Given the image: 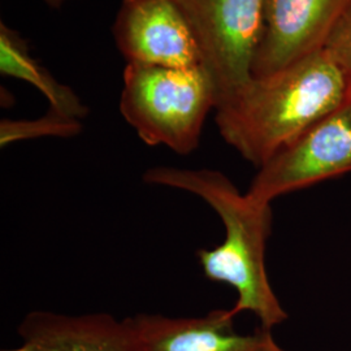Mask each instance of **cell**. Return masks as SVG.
<instances>
[{"label": "cell", "instance_id": "obj_1", "mask_svg": "<svg viewBox=\"0 0 351 351\" xmlns=\"http://www.w3.org/2000/svg\"><path fill=\"white\" fill-rule=\"evenodd\" d=\"M142 180L146 184L182 190L206 202L224 226L226 236L213 249L197 251L203 275L234 289L237 300L232 316L251 313L259 326L274 329L289 315L271 285L265 254L272 233V203L258 201L241 193L232 180L216 169H188L168 165L149 168Z\"/></svg>", "mask_w": 351, "mask_h": 351}, {"label": "cell", "instance_id": "obj_2", "mask_svg": "<svg viewBox=\"0 0 351 351\" xmlns=\"http://www.w3.org/2000/svg\"><path fill=\"white\" fill-rule=\"evenodd\" d=\"M351 95L348 78L326 51L276 75L252 78L215 110L221 138L256 169Z\"/></svg>", "mask_w": 351, "mask_h": 351}, {"label": "cell", "instance_id": "obj_3", "mask_svg": "<svg viewBox=\"0 0 351 351\" xmlns=\"http://www.w3.org/2000/svg\"><path fill=\"white\" fill-rule=\"evenodd\" d=\"M120 112L147 146H165L189 155L201 143L208 113L217 95L204 68H171L128 63Z\"/></svg>", "mask_w": 351, "mask_h": 351}, {"label": "cell", "instance_id": "obj_4", "mask_svg": "<svg viewBox=\"0 0 351 351\" xmlns=\"http://www.w3.org/2000/svg\"><path fill=\"white\" fill-rule=\"evenodd\" d=\"M188 20L202 66L216 88L217 106L252 81L263 33L264 0H176Z\"/></svg>", "mask_w": 351, "mask_h": 351}, {"label": "cell", "instance_id": "obj_5", "mask_svg": "<svg viewBox=\"0 0 351 351\" xmlns=\"http://www.w3.org/2000/svg\"><path fill=\"white\" fill-rule=\"evenodd\" d=\"M351 172V95L261 167L247 193L272 202Z\"/></svg>", "mask_w": 351, "mask_h": 351}, {"label": "cell", "instance_id": "obj_6", "mask_svg": "<svg viewBox=\"0 0 351 351\" xmlns=\"http://www.w3.org/2000/svg\"><path fill=\"white\" fill-rule=\"evenodd\" d=\"M112 32L128 63L202 65L197 40L176 0H121Z\"/></svg>", "mask_w": 351, "mask_h": 351}, {"label": "cell", "instance_id": "obj_7", "mask_svg": "<svg viewBox=\"0 0 351 351\" xmlns=\"http://www.w3.org/2000/svg\"><path fill=\"white\" fill-rule=\"evenodd\" d=\"M350 0H264L263 33L252 78L276 75L322 51Z\"/></svg>", "mask_w": 351, "mask_h": 351}, {"label": "cell", "instance_id": "obj_8", "mask_svg": "<svg viewBox=\"0 0 351 351\" xmlns=\"http://www.w3.org/2000/svg\"><path fill=\"white\" fill-rule=\"evenodd\" d=\"M234 319L229 308L193 317L145 313L126 317L141 351H289L263 326L239 333Z\"/></svg>", "mask_w": 351, "mask_h": 351}, {"label": "cell", "instance_id": "obj_9", "mask_svg": "<svg viewBox=\"0 0 351 351\" xmlns=\"http://www.w3.org/2000/svg\"><path fill=\"white\" fill-rule=\"evenodd\" d=\"M20 345L1 351H141L128 320L111 314L32 311L17 326Z\"/></svg>", "mask_w": 351, "mask_h": 351}, {"label": "cell", "instance_id": "obj_10", "mask_svg": "<svg viewBox=\"0 0 351 351\" xmlns=\"http://www.w3.org/2000/svg\"><path fill=\"white\" fill-rule=\"evenodd\" d=\"M0 72L1 75L23 80L37 88L47 98L51 110L77 120L88 116V107L75 91L56 81L30 55L25 40L4 23L0 24Z\"/></svg>", "mask_w": 351, "mask_h": 351}, {"label": "cell", "instance_id": "obj_11", "mask_svg": "<svg viewBox=\"0 0 351 351\" xmlns=\"http://www.w3.org/2000/svg\"><path fill=\"white\" fill-rule=\"evenodd\" d=\"M82 132V120L68 117L49 108L43 116L34 120H1L0 145L8 146L23 139L59 137L71 138Z\"/></svg>", "mask_w": 351, "mask_h": 351}, {"label": "cell", "instance_id": "obj_12", "mask_svg": "<svg viewBox=\"0 0 351 351\" xmlns=\"http://www.w3.org/2000/svg\"><path fill=\"white\" fill-rule=\"evenodd\" d=\"M323 50L337 64L351 88V0L332 29Z\"/></svg>", "mask_w": 351, "mask_h": 351}, {"label": "cell", "instance_id": "obj_13", "mask_svg": "<svg viewBox=\"0 0 351 351\" xmlns=\"http://www.w3.org/2000/svg\"><path fill=\"white\" fill-rule=\"evenodd\" d=\"M46 4H49L52 8H60L66 0H43Z\"/></svg>", "mask_w": 351, "mask_h": 351}]
</instances>
